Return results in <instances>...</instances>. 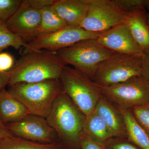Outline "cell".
Here are the masks:
<instances>
[{
	"mask_svg": "<svg viewBox=\"0 0 149 149\" xmlns=\"http://www.w3.org/2000/svg\"><path fill=\"white\" fill-rule=\"evenodd\" d=\"M124 24L144 53L149 52V26L146 10L141 7L127 12Z\"/></svg>",
	"mask_w": 149,
	"mask_h": 149,
	"instance_id": "cell-14",
	"label": "cell"
},
{
	"mask_svg": "<svg viewBox=\"0 0 149 149\" xmlns=\"http://www.w3.org/2000/svg\"></svg>",
	"mask_w": 149,
	"mask_h": 149,
	"instance_id": "cell-34",
	"label": "cell"
},
{
	"mask_svg": "<svg viewBox=\"0 0 149 149\" xmlns=\"http://www.w3.org/2000/svg\"><path fill=\"white\" fill-rule=\"evenodd\" d=\"M41 20L36 37L56 32L67 26V24L57 13L52 6L40 10Z\"/></svg>",
	"mask_w": 149,
	"mask_h": 149,
	"instance_id": "cell-19",
	"label": "cell"
},
{
	"mask_svg": "<svg viewBox=\"0 0 149 149\" xmlns=\"http://www.w3.org/2000/svg\"><path fill=\"white\" fill-rule=\"evenodd\" d=\"M141 75L149 85V52L144 53L142 58Z\"/></svg>",
	"mask_w": 149,
	"mask_h": 149,
	"instance_id": "cell-28",
	"label": "cell"
},
{
	"mask_svg": "<svg viewBox=\"0 0 149 149\" xmlns=\"http://www.w3.org/2000/svg\"><path fill=\"white\" fill-rule=\"evenodd\" d=\"M143 56L113 54L98 65L92 80L100 87H107L141 75Z\"/></svg>",
	"mask_w": 149,
	"mask_h": 149,
	"instance_id": "cell-5",
	"label": "cell"
},
{
	"mask_svg": "<svg viewBox=\"0 0 149 149\" xmlns=\"http://www.w3.org/2000/svg\"><path fill=\"white\" fill-rule=\"evenodd\" d=\"M100 34L80 27L67 25L56 32L37 36L26 44L22 54L40 50L57 52L82 40L97 39Z\"/></svg>",
	"mask_w": 149,
	"mask_h": 149,
	"instance_id": "cell-9",
	"label": "cell"
},
{
	"mask_svg": "<svg viewBox=\"0 0 149 149\" xmlns=\"http://www.w3.org/2000/svg\"><path fill=\"white\" fill-rule=\"evenodd\" d=\"M8 91L22 103L31 114L46 118L62 92L59 79L10 86Z\"/></svg>",
	"mask_w": 149,
	"mask_h": 149,
	"instance_id": "cell-3",
	"label": "cell"
},
{
	"mask_svg": "<svg viewBox=\"0 0 149 149\" xmlns=\"http://www.w3.org/2000/svg\"><path fill=\"white\" fill-rule=\"evenodd\" d=\"M0 149H62L57 143H42L13 136L0 140Z\"/></svg>",
	"mask_w": 149,
	"mask_h": 149,
	"instance_id": "cell-20",
	"label": "cell"
},
{
	"mask_svg": "<svg viewBox=\"0 0 149 149\" xmlns=\"http://www.w3.org/2000/svg\"><path fill=\"white\" fill-rule=\"evenodd\" d=\"M100 44L114 53L143 56L144 53L124 24L101 32L97 39Z\"/></svg>",
	"mask_w": 149,
	"mask_h": 149,
	"instance_id": "cell-12",
	"label": "cell"
},
{
	"mask_svg": "<svg viewBox=\"0 0 149 149\" xmlns=\"http://www.w3.org/2000/svg\"><path fill=\"white\" fill-rule=\"evenodd\" d=\"M13 136L42 143H57V135L46 118L29 114L20 121L6 124Z\"/></svg>",
	"mask_w": 149,
	"mask_h": 149,
	"instance_id": "cell-10",
	"label": "cell"
},
{
	"mask_svg": "<svg viewBox=\"0 0 149 149\" xmlns=\"http://www.w3.org/2000/svg\"><path fill=\"white\" fill-rule=\"evenodd\" d=\"M125 138H113L108 141L111 143L110 149H139L130 143L123 140Z\"/></svg>",
	"mask_w": 149,
	"mask_h": 149,
	"instance_id": "cell-26",
	"label": "cell"
},
{
	"mask_svg": "<svg viewBox=\"0 0 149 149\" xmlns=\"http://www.w3.org/2000/svg\"><path fill=\"white\" fill-rule=\"evenodd\" d=\"M120 6L127 12L139 8L144 7V0H116Z\"/></svg>",
	"mask_w": 149,
	"mask_h": 149,
	"instance_id": "cell-25",
	"label": "cell"
},
{
	"mask_svg": "<svg viewBox=\"0 0 149 149\" xmlns=\"http://www.w3.org/2000/svg\"><path fill=\"white\" fill-rule=\"evenodd\" d=\"M89 3L88 13L79 27L101 33L124 24L127 12L116 0H89Z\"/></svg>",
	"mask_w": 149,
	"mask_h": 149,
	"instance_id": "cell-8",
	"label": "cell"
},
{
	"mask_svg": "<svg viewBox=\"0 0 149 149\" xmlns=\"http://www.w3.org/2000/svg\"><path fill=\"white\" fill-rule=\"evenodd\" d=\"M126 125L127 139L142 149H149V138L134 118L131 110L120 111Z\"/></svg>",
	"mask_w": 149,
	"mask_h": 149,
	"instance_id": "cell-18",
	"label": "cell"
},
{
	"mask_svg": "<svg viewBox=\"0 0 149 149\" xmlns=\"http://www.w3.org/2000/svg\"><path fill=\"white\" fill-rule=\"evenodd\" d=\"M56 0H29L32 6L41 10L42 9L53 5Z\"/></svg>",
	"mask_w": 149,
	"mask_h": 149,
	"instance_id": "cell-29",
	"label": "cell"
},
{
	"mask_svg": "<svg viewBox=\"0 0 149 149\" xmlns=\"http://www.w3.org/2000/svg\"><path fill=\"white\" fill-rule=\"evenodd\" d=\"M86 117L84 133L89 139L103 145L113 138L106 123L95 110Z\"/></svg>",
	"mask_w": 149,
	"mask_h": 149,
	"instance_id": "cell-17",
	"label": "cell"
},
{
	"mask_svg": "<svg viewBox=\"0 0 149 149\" xmlns=\"http://www.w3.org/2000/svg\"><path fill=\"white\" fill-rule=\"evenodd\" d=\"M30 114L24 105L8 91L0 92V118L4 123L20 121Z\"/></svg>",
	"mask_w": 149,
	"mask_h": 149,
	"instance_id": "cell-16",
	"label": "cell"
},
{
	"mask_svg": "<svg viewBox=\"0 0 149 149\" xmlns=\"http://www.w3.org/2000/svg\"><path fill=\"white\" fill-rule=\"evenodd\" d=\"M15 64L14 59L12 55L7 52L0 53V71H10Z\"/></svg>",
	"mask_w": 149,
	"mask_h": 149,
	"instance_id": "cell-24",
	"label": "cell"
},
{
	"mask_svg": "<svg viewBox=\"0 0 149 149\" xmlns=\"http://www.w3.org/2000/svg\"><path fill=\"white\" fill-rule=\"evenodd\" d=\"M81 149H106L103 146L94 142L83 133L80 139Z\"/></svg>",
	"mask_w": 149,
	"mask_h": 149,
	"instance_id": "cell-27",
	"label": "cell"
},
{
	"mask_svg": "<svg viewBox=\"0 0 149 149\" xmlns=\"http://www.w3.org/2000/svg\"><path fill=\"white\" fill-rule=\"evenodd\" d=\"M13 136V135L9 130L6 125L0 118V140Z\"/></svg>",
	"mask_w": 149,
	"mask_h": 149,
	"instance_id": "cell-31",
	"label": "cell"
},
{
	"mask_svg": "<svg viewBox=\"0 0 149 149\" xmlns=\"http://www.w3.org/2000/svg\"><path fill=\"white\" fill-rule=\"evenodd\" d=\"M20 0H0V20L6 22L19 7Z\"/></svg>",
	"mask_w": 149,
	"mask_h": 149,
	"instance_id": "cell-23",
	"label": "cell"
},
{
	"mask_svg": "<svg viewBox=\"0 0 149 149\" xmlns=\"http://www.w3.org/2000/svg\"><path fill=\"white\" fill-rule=\"evenodd\" d=\"M100 87L102 95L120 111L131 110L149 103V85L142 75L109 87Z\"/></svg>",
	"mask_w": 149,
	"mask_h": 149,
	"instance_id": "cell-7",
	"label": "cell"
},
{
	"mask_svg": "<svg viewBox=\"0 0 149 149\" xmlns=\"http://www.w3.org/2000/svg\"><path fill=\"white\" fill-rule=\"evenodd\" d=\"M41 20L40 10L32 6L29 0H24L5 23L10 31L27 43L36 37Z\"/></svg>",
	"mask_w": 149,
	"mask_h": 149,
	"instance_id": "cell-11",
	"label": "cell"
},
{
	"mask_svg": "<svg viewBox=\"0 0 149 149\" xmlns=\"http://www.w3.org/2000/svg\"><path fill=\"white\" fill-rule=\"evenodd\" d=\"M148 22L149 26V11L148 12Z\"/></svg>",
	"mask_w": 149,
	"mask_h": 149,
	"instance_id": "cell-33",
	"label": "cell"
},
{
	"mask_svg": "<svg viewBox=\"0 0 149 149\" xmlns=\"http://www.w3.org/2000/svg\"><path fill=\"white\" fill-rule=\"evenodd\" d=\"M86 117L69 96L62 91L46 118L59 140L68 145L80 147Z\"/></svg>",
	"mask_w": 149,
	"mask_h": 149,
	"instance_id": "cell-2",
	"label": "cell"
},
{
	"mask_svg": "<svg viewBox=\"0 0 149 149\" xmlns=\"http://www.w3.org/2000/svg\"><path fill=\"white\" fill-rule=\"evenodd\" d=\"M89 0H56L52 7L68 25L79 27L85 18Z\"/></svg>",
	"mask_w": 149,
	"mask_h": 149,
	"instance_id": "cell-15",
	"label": "cell"
},
{
	"mask_svg": "<svg viewBox=\"0 0 149 149\" xmlns=\"http://www.w3.org/2000/svg\"><path fill=\"white\" fill-rule=\"evenodd\" d=\"M59 80L63 92L69 96L86 116L95 110L102 95L100 88L91 78L66 65L62 70Z\"/></svg>",
	"mask_w": 149,
	"mask_h": 149,
	"instance_id": "cell-4",
	"label": "cell"
},
{
	"mask_svg": "<svg viewBox=\"0 0 149 149\" xmlns=\"http://www.w3.org/2000/svg\"><path fill=\"white\" fill-rule=\"evenodd\" d=\"M134 118L149 138V103L131 110Z\"/></svg>",
	"mask_w": 149,
	"mask_h": 149,
	"instance_id": "cell-22",
	"label": "cell"
},
{
	"mask_svg": "<svg viewBox=\"0 0 149 149\" xmlns=\"http://www.w3.org/2000/svg\"><path fill=\"white\" fill-rule=\"evenodd\" d=\"M144 7L149 11V0H144Z\"/></svg>",
	"mask_w": 149,
	"mask_h": 149,
	"instance_id": "cell-32",
	"label": "cell"
},
{
	"mask_svg": "<svg viewBox=\"0 0 149 149\" xmlns=\"http://www.w3.org/2000/svg\"><path fill=\"white\" fill-rule=\"evenodd\" d=\"M26 44L8 29L5 22L0 20V52L10 47L16 49L23 48Z\"/></svg>",
	"mask_w": 149,
	"mask_h": 149,
	"instance_id": "cell-21",
	"label": "cell"
},
{
	"mask_svg": "<svg viewBox=\"0 0 149 149\" xmlns=\"http://www.w3.org/2000/svg\"><path fill=\"white\" fill-rule=\"evenodd\" d=\"M11 70L3 72L0 71V92L5 90V88L8 85L10 79Z\"/></svg>",
	"mask_w": 149,
	"mask_h": 149,
	"instance_id": "cell-30",
	"label": "cell"
},
{
	"mask_svg": "<svg viewBox=\"0 0 149 149\" xmlns=\"http://www.w3.org/2000/svg\"><path fill=\"white\" fill-rule=\"evenodd\" d=\"M95 110L106 123L113 138L127 139L126 124L120 110L103 95Z\"/></svg>",
	"mask_w": 149,
	"mask_h": 149,
	"instance_id": "cell-13",
	"label": "cell"
},
{
	"mask_svg": "<svg viewBox=\"0 0 149 149\" xmlns=\"http://www.w3.org/2000/svg\"><path fill=\"white\" fill-rule=\"evenodd\" d=\"M57 52L65 64L72 65L91 80L98 65L114 54L96 39L82 40Z\"/></svg>",
	"mask_w": 149,
	"mask_h": 149,
	"instance_id": "cell-6",
	"label": "cell"
},
{
	"mask_svg": "<svg viewBox=\"0 0 149 149\" xmlns=\"http://www.w3.org/2000/svg\"><path fill=\"white\" fill-rule=\"evenodd\" d=\"M66 65L57 52L40 50L22 54L11 70L8 85L59 79Z\"/></svg>",
	"mask_w": 149,
	"mask_h": 149,
	"instance_id": "cell-1",
	"label": "cell"
}]
</instances>
